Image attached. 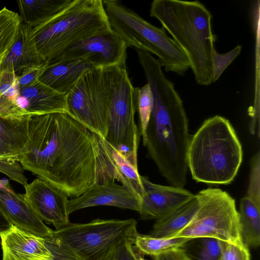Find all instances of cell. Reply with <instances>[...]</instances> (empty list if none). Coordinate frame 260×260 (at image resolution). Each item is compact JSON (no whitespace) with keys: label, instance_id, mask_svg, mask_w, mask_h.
Segmentation results:
<instances>
[{"label":"cell","instance_id":"obj_1","mask_svg":"<svg viewBox=\"0 0 260 260\" xmlns=\"http://www.w3.org/2000/svg\"><path fill=\"white\" fill-rule=\"evenodd\" d=\"M18 161L73 198L95 184L117 180L99 137L67 112L31 115Z\"/></svg>","mask_w":260,"mask_h":260},{"label":"cell","instance_id":"obj_2","mask_svg":"<svg viewBox=\"0 0 260 260\" xmlns=\"http://www.w3.org/2000/svg\"><path fill=\"white\" fill-rule=\"evenodd\" d=\"M136 51L153 98L145 146L167 182L183 187L187 182V152L191 135L183 101L163 73L158 60L146 51Z\"/></svg>","mask_w":260,"mask_h":260},{"label":"cell","instance_id":"obj_3","mask_svg":"<svg viewBox=\"0 0 260 260\" xmlns=\"http://www.w3.org/2000/svg\"><path fill=\"white\" fill-rule=\"evenodd\" d=\"M149 14L184 52L196 82L200 85L211 84L216 37L213 33L210 11L197 1L154 0Z\"/></svg>","mask_w":260,"mask_h":260},{"label":"cell","instance_id":"obj_4","mask_svg":"<svg viewBox=\"0 0 260 260\" xmlns=\"http://www.w3.org/2000/svg\"><path fill=\"white\" fill-rule=\"evenodd\" d=\"M242 158V147L236 133L222 116L207 119L190 136L187 163L193 179L198 182L230 184Z\"/></svg>","mask_w":260,"mask_h":260},{"label":"cell","instance_id":"obj_5","mask_svg":"<svg viewBox=\"0 0 260 260\" xmlns=\"http://www.w3.org/2000/svg\"><path fill=\"white\" fill-rule=\"evenodd\" d=\"M98 82L108 113L105 140L138 168L140 133L135 121L138 87H134L125 67L99 68Z\"/></svg>","mask_w":260,"mask_h":260},{"label":"cell","instance_id":"obj_6","mask_svg":"<svg viewBox=\"0 0 260 260\" xmlns=\"http://www.w3.org/2000/svg\"><path fill=\"white\" fill-rule=\"evenodd\" d=\"M111 28L102 0H75L55 18L32 27L31 34L46 65L72 44Z\"/></svg>","mask_w":260,"mask_h":260},{"label":"cell","instance_id":"obj_7","mask_svg":"<svg viewBox=\"0 0 260 260\" xmlns=\"http://www.w3.org/2000/svg\"><path fill=\"white\" fill-rule=\"evenodd\" d=\"M103 3L112 29L128 47L154 54L166 72L182 76L190 68L187 57L164 28L152 25L118 1Z\"/></svg>","mask_w":260,"mask_h":260},{"label":"cell","instance_id":"obj_8","mask_svg":"<svg viewBox=\"0 0 260 260\" xmlns=\"http://www.w3.org/2000/svg\"><path fill=\"white\" fill-rule=\"evenodd\" d=\"M137 221L96 219L87 223L70 222L53 230V234L83 260H109L126 241L134 242Z\"/></svg>","mask_w":260,"mask_h":260},{"label":"cell","instance_id":"obj_9","mask_svg":"<svg viewBox=\"0 0 260 260\" xmlns=\"http://www.w3.org/2000/svg\"><path fill=\"white\" fill-rule=\"evenodd\" d=\"M197 195L200 202L197 212L174 237H209L243 243L235 200L225 191L216 188L202 190Z\"/></svg>","mask_w":260,"mask_h":260},{"label":"cell","instance_id":"obj_10","mask_svg":"<svg viewBox=\"0 0 260 260\" xmlns=\"http://www.w3.org/2000/svg\"><path fill=\"white\" fill-rule=\"evenodd\" d=\"M127 47L125 42L111 28L72 44L46 65L63 60L81 59L96 68L125 67Z\"/></svg>","mask_w":260,"mask_h":260},{"label":"cell","instance_id":"obj_11","mask_svg":"<svg viewBox=\"0 0 260 260\" xmlns=\"http://www.w3.org/2000/svg\"><path fill=\"white\" fill-rule=\"evenodd\" d=\"M24 199L39 217L58 229L70 222L68 196L62 190L39 177L25 185Z\"/></svg>","mask_w":260,"mask_h":260},{"label":"cell","instance_id":"obj_12","mask_svg":"<svg viewBox=\"0 0 260 260\" xmlns=\"http://www.w3.org/2000/svg\"><path fill=\"white\" fill-rule=\"evenodd\" d=\"M140 200L128 187L109 180L93 185L78 198L69 200L70 214L79 210L98 206H110L139 211Z\"/></svg>","mask_w":260,"mask_h":260},{"label":"cell","instance_id":"obj_13","mask_svg":"<svg viewBox=\"0 0 260 260\" xmlns=\"http://www.w3.org/2000/svg\"><path fill=\"white\" fill-rule=\"evenodd\" d=\"M144 194L138 212L143 219L160 218L191 198L194 194L183 187L165 186L141 176Z\"/></svg>","mask_w":260,"mask_h":260},{"label":"cell","instance_id":"obj_14","mask_svg":"<svg viewBox=\"0 0 260 260\" xmlns=\"http://www.w3.org/2000/svg\"><path fill=\"white\" fill-rule=\"evenodd\" d=\"M0 212L11 225L23 231L43 238L53 233L27 204L23 194L15 193L8 181L1 180Z\"/></svg>","mask_w":260,"mask_h":260},{"label":"cell","instance_id":"obj_15","mask_svg":"<svg viewBox=\"0 0 260 260\" xmlns=\"http://www.w3.org/2000/svg\"><path fill=\"white\" fill-rule=\"evenodd\" d=\"M2 260H52L44 238L11 225L0 233Z\"/></svg>","mask_w":260,"mask_h":260},{"label":"cell","instance_id":"obj_16","mask_svg":"<svg viewBox=\"0 0 260 260\" xmlns=\"http://www.w3.org/2000/svg\"><path fill=\"white\" fill-rule=\"evenodd\" d=\"M94 69L92 64L83 60H63L45 65L38 81L67 96L84 74Z\"/></svg>","mask_w":260,"mask_h":260},{"label":"cell","instance_id":"obj_17","mask_svg":"<svg viewBox=\"0 0 260 260\" xmlns=\"http://www.w3.org/2000/svg\"><path fill=\"white\" fill-rule=\"evenodd\" d=\"M19 104L25 115L67 111V96L39 81L19 91Z\"/></svg>","mask_w":260,"mask_h":260},{"label":"cell","instance_id":"obj_18","mask_svg":"<svg viewBox=\"0 0 260 260\" xmlns=\"http://www.w3.org/2000/svg\"><path fill=\"white\" fill-rule=\"evenodd\" d=\"M32 28L22 22L15 42L3 62V67H12L16 76L27 67L44 64L37 51Z\"/></svg>","mask_w":260,"mask_h":260},{"label":"cell","instance_id":"obj_19","mask_svg":"<svg viewBox=\"0 0 260 260\" xmlns=\"http://www.w3.org/2000/svg\"><path fill=\"white\" fill-rule=\"evenodd\" d=\"M199 205L198 195L194 194L174 210L156 219L149 235L156 238H174L191 221Z\"/></svg>","mask_w":260,"mask_h":260},{"label":"cell","instance_id":"obj_20","mask_svg":"<svg viewBox=\"0 0 260 260\" xmlns=\"http://www.w3.org/2000/svg\"><path fill=\"white\" fill-rule=\"evenodd\" d=\"M31 116L15 118L0 116V155L10 156L18 160L28 138Z\"/></svg>","mask_w":260,"mask_h":260},{"label":"cell","instance_id":"obj_21","mask_svg":"<svg viewBox=\"0 0 260 260\" xmlns=\"http://www.w3.org/2000/svg\"><path fill=\"white\" fill-rule=\"evenodd\" d=\"M75 0L17 1L22 22L32 27L45 23L63 12Z\"/></svg>","mask_w":260,"mask_h":260},{"label":"cell","instance_id":"obj_22","mask_svg":"<svg viewBox=\"0 0 260 260\" xmlns=\"http://www.w3.org/2000/svg\"><path fill=\"white\" fill-rule=\"evenodd\" d=\"M99 138L118 175V182L132 190L141 201L144 194V188L138 168L133 166L104 139L100 137Z\"/></svg>","mask_w":260,"mask_h":260},{"label":"cell","instance_id":"obj_23","mask_svg":"<svg viewBox=\"0 0 260 260\" xmlns=\"http://www.w3.org/2000/svg\"><path fill=\"white\" fill-rule=\"evenodd\" d=\"M239 223L244 243L256 248L260 244V206L246 196L240 203Z\"/></svg>","mask_w":260,"mask_h":260},{"label":"cell","instance_id":"obj_24","mask_svg":"<svg viewBox=\"0 0 260 260\" xmlns=\"http://www.w3.org/2000/svg\"><path fill=\"white\" fill-rule=\"evenodd\" d=\"M4 72L0 84V116L19 118L25 115L19 104V92L15 75L12 67H4Z\"/></svg>","mask_w":260,"mask_h":260},{"label":"cell","instance_id":"obj_25","mask_svg":"<svg viewBox=\"0 0 260 260\" xmlns=\"http://www.w3.org/2000/svg\"><path fill=\"white\" fill-rule=\"evenodd\" d=\"M225 242L213 238H195L181 248L189 260H219Z\"/></svg>","mask_w":260,"mask_h":260},{"label":"cell","instance_id":"obj_26","mask_svg":"<svg viewBox=\"0 0 260 260\" xmlns=\"http://www.w3.org/2000/svg\"><path fill=\"white\" fill-rule=\"evenodd\" d=\"M191 239L182 237L172 238H156L149 235L138 233L135 239L134 245L143 254L153 256L180 248Z\"/></svg>","mask_w":260,"mask_h":260},{"label":"cell","instance_id":"obj_27","mask_svg":"<svg viewBox=\"0 0 260 260\" xmlns=\"http://www.w3.org/2000/svg\"><path fill=\"white\" fill-rule=\"evenodd\" d=\"M21 23L17 13L6 7L0 10V61H4L12 48Z\"/></svg>","mask_w":260,"mask_h":260},{"label":"cell","instance_id":"obj_28","mask_svg":"<svg viewBox=\"0 0 260 260\" xmlns=\"http://www.w3.org/2000/svg\"><path fill=\"white\" fill-rule=\"evenodd\" d=\"M137 110L140 121L141 135L144 146L146 144V131L150 118L153 105V98L150 87L146 83L138 88L136 98Z\"/></svg>","mask_w":260,"mask_h":260},{"label":"cell","instance_id":"obj_29","mask_svg":"<svg viewBox=\"0 0 260 260\" xmlns=\"http://www.w3.org/2000/svg\"><path fill=\"white\" fill-rule=\"evenodd\" d=\"M246 197L260 206V153L259 151L253 156L251 160Z\"/></svg>","mask_w":260,"mask_h":260},{"label":"cell","instance_id":"obj_30","mask_svg":"<svg viewBox=\"0 0 260 260\" xmlns=\"http://www.w3.org/2000/svg\"><path fill=\"white\" fill-rule=\"evenodd\" d=\"M44 240L46 245L52 253V260H83L53 233Z\"/></svg>","mask_w":260,"mask_h":260},{"label":"cell","instance_id":"obj_31","mask_svg":"<svg viewBox=\"0 0 260 260\" xmlns=\"http://www.w3.org/2000/svg\"><path fill=\"white\" fill-rule=\"evenodd\" d=\"M242 47L238 45L230 51L220 54L215 49L212 53L213 82L217 80L225 69L240 54Z\"/></svg>","mask_w":260,"mask_h":260},{"label":"cell","instance_id":"obj_32","mask_svg":"<svg viewBox=\"0 0 260 260\" xmlns=\"http://www.w3.org/2000/svg\"><path fill=\"white\" fill-rule=\"evenodd\" d=\"M219 260H250L248 247L243 243L225 242Z\"/></svg>","mask_w":260,"mask_h":260},{"label":"cell","instance_id":"obj_33","mask_svg":"<svg viewBox=\"0 0 260 260\" xmlns=\"http://www.w3.org/2000/svg\"><path fill=\"white\" fill-rule=\"evenodd\" d=\"M44 67L45 64L34 65L24 69L20 75L17 76L19 92L38 81Z\"/></svg>","mask_w":260,"mask_h":260},{"label":"cell","instance_id":"obj_34","mask_svg":"<svg viewBox=\"0 0 260 260\" xmlns=\"http://www.w3.org/2000/svg\"><path fill=\"white\" fill-rule=\"evenodd\" d=\"M109 260H137L134 242L123 243L115 250Z\"/></svg>","mask_w":260,"mask_h":260},{"label":"cell","instance_id":"obj_35","mask_svg":"<svg viewBox=\"0 0 260 260\" xmlns=\"http://www.w3.org/2000/svg\"><path fill=\"white\" fill-rule=\"evenodd\" d=\"M13 157L8 155H0V172L7 176L10 179L14 178L18 173L20 167Z\"/></svg>","mask_w":260,"mask_h":260},{"label":"cell","instance_id":"obj_36","mask_svg":"<svg viewBox=\"0 0 260 260\" xmlns=\"http://www.w3.org/2000/svg\"><path fill=\"white\" fill-rule=\"evenodd\" d=\"M152 257L153 260H189L181 247Z\"/></svg>","mask_w":260,"mask_h":260},{"label":"cell","instance_id":"obj_37","mask_svg":"<svg viewBox=\"0 0 260 260\" xmlns=\"http://www.w3.org/2000/svg\"><path fill=\"white\" fill-rule=\"evenodd\" d=\"M11 225L0 212V233L8 229Z\"/></svg>","mask_w":260,"mask_h":260},{"label":"cell","instance_id":"obj_38","mask_svg":"<svg viewBox=\"0 0 260 260\" xmlns=\"http://www.w3.org/2000/svg\"><path fill=\"white\" fill-rule=\"evenodd\" d=\"M136 248V247H135ZM136 255L137 258V260H148L144 258V254L141 253L136 248Z\"/></svg>","mask_w":260,"mask_h":260},{"label":"cell","instance_id":"obj_39","mask_svg":"<svg viewBox=\"0 0 260 260\" xmlns=\"http://www.w3.org/2000/svg\"><path fill=\"white\" fill-rule=\"evenodd\" d=\"M3 61H0V84L3 78L4 72V69L3 66Z\"/></svg>","mask_w":260,"mask_h":260}]
</instances>
